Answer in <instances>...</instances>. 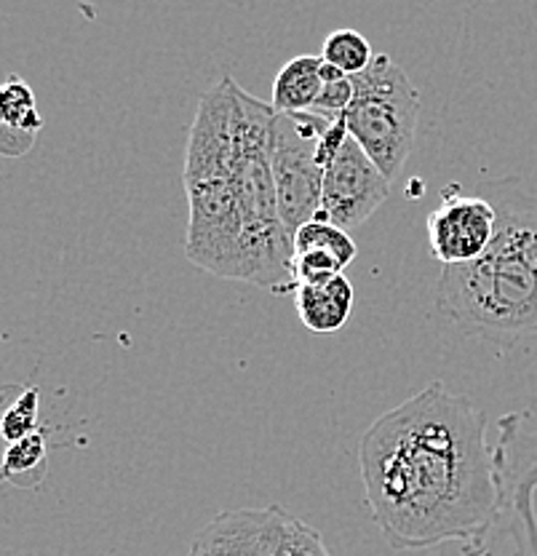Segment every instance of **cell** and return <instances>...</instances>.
I'll return each mask as SVG.
<instances>
[{
  "mask_svg": "<svg viewBox=\"0 0 537 556\" xmlns=\"http://www.w3.org/2000/svg\"><path fill=\"white\" fill-rule=\"evenodd\" d=\"M487 426L484 409L433 380L363 431V497L394 552L458 541L463 556H495L500 482Z\"/></svg>",
  "mask_w": 537,
  "mask_h": 556,
  "instance_id": "6da1fadb",
  "label": "cell"
},
{
  "mask_svg": "<svg viewBox=\"0 0 537 556\" xmlns=\"http://www.w3.org/2000/svg\"><path fill=\"white\" fill-rule=\"evenodd\" d=\"M498 214L493 247L476 263L442 268L436 311L463 338L519 343L537 338V188L519 174L476 188Z\"/></svg>",
  "mask_w": 537,
  "mask_h": 556,
  "instance_id": "7a4b0ae2",
  "label": "cell"
},
{
  "mask_svg": "<svg viewBox=\"0 0 537 556\" xmlns=\"http://www.w3.org/2000/svg\"><path fill=\"white\" fill-rule=\"evenodd\" d=\"M233 78L209 86L190 126L182 169L190 206L184 257L204 274L241 281L244 223L233 179Z\"/></svg>",
  "mask_w": 537,
  "mask_h": 556,
  "instance_id": "3957f363",
  "label": "cell"
},
{
  "mask_svg": "<svg viewBox=\"0 0 537 556\" xmlns=\"http://www.w3.org/2000/svg\"><path fill=\"white\" fill-rule=\"evenodd\" d=\"M273 104L252 97L244 86L233 89V179L244 223V276L241 281L276 294H294L292 236L286 233L270 166Z\"/></svg>",
  "mask_w": 537,
  "mask_h": 556,
  "instance_id": "277c9868",
  "label": "cell"
},
{
  "mask_svg": "<svg viewBox=\"0 0 537 556\" xmlns=\"http://www.w3.org/2000/svg\"><path fill=\"white\" fill-rule=\"evenodd\" d=\"M354 102L343 121L358 148L394 182L414 148L420 94L401 65L378 54L367 73L354 78Z\"/></svg>",
  "mask_w": 537,
  "mask_h": 556,
  "instance_id": "5b68a950",
  "label": "cell"
},
{
  "mask_svg": "<svg viewBox=\"0 0 537 556\" xmlns=\"http://www.w3.org/2000/svg\"><path fill=\"white\" fill-rule=\"evenodd\" d=\"M348 139L345 121L316 113H276L270 124V166L281 223L294 236L321 212L323 172L334 150Z\"/></svg>",
  "mask_w": 537,
  "mask_h": 556,
  "instance_id": "8992f818",
  "label": "cell"
},
{
  "mask_svg": "<svg viewBox=\"0 0 537 556\" xmlns=\"http://www.w3.org/2000/svg\"><path fill=\"white\" fill-rule=\"evenodd\" d=\"M391 179L374 166V161L348 135L334 150L323 172L321 212L316 217L337 225L343 230H356L388 201Z\"/></svg>",
  "mask_w": 537,
  "mask_h": 556,
  "instance_id": "52a82bcc",
  "label": "cell"
},
{
  "mask_svg": "<svg viewBox=\"0 0 537 556\" xmlns=\"http://www.w3.org/2000/svg\"><path fill=\"white\" fill-rule=\"evenodd\" d=\"M498 214L484 195H463L458 185L442 190V206L429 217V249L442 268L476 263L493 247Z\"/></svg>",
  "mask_w": 537,
  "mask_h": 556,
  "instance_id": "ba28073f",
  "label": "cell"
},
{
  "mask_svg": "<svg viewBox=\"0 0 537 556\" xmlns=\"http://www.w3.org/2000/svg\"><path fill=\"white\" fill-rule=\"evenodd\" d=\"M284 506L235 508L217 514L190 541L188 556H268Z\"/></svg>",
  "mask_w": 537,
  "mask_h": 556,
  "instance_id": "9c48e42d",
  "label": "cell"
},
{
  "mask_svg": "<svg viewBox=\"0 0 537 556\" xmlns=\"http://www.w3.org/2000/svg\"><path fill=\"white\" fill-rule=\"evenodd\" d=\"M43 129V115L38 113L36 94L20 75H9L0 84V155L20 159L30 153Z\"/></svg>",
  "mask_w": 537,
  "mask_h": 556,
  "instance_id": "30bf717a",
  "label": "cell"
},
{
  "mask_svg": "<svg viewBox=\"0 0 537 556\" xmlns=\"http://www.w3.org/2000/svg\"><path fill=\"white\" fill-rule=\"evenodd\" d=\"M294 308L305 329L332 334L348 324L354 313V287L348 278L332 276L294 287Z\"/></svg>",
  "mask_w": 537,
  "mask_h": 556,
  "instance_id": "8fae6325",
  "label": "cell"
},
{
  "mask_svg": "<svg viewBox=\"0 0 537 556\" xmlns=\"http://www.w3.org/2000/svg\"><path fill=\"white\" fill-rule=\"evenodd\" d=\"M323 89L321 56L299 54L279 70L270 104L276 113H308Z\"/></svg>",
  "mask_w": 537,
  "mask_h": 556,
  "instance_id": "7c38bea8",
  "label": "cell"
},
{
  "mask_svg": "<svg viewBox=\"0 0 537 556\" xmlns=\"http://www.w3.org/2000/svg\"><path fill=\"white\" fill-rule=\"evenodd\" d=\"M46 463H49V439L43 431L22 442L9 444L0 460V479L22 486H38L46 477Z\"/></svg>",
  "mask_w": 537,
  "mask_h": 556,
  "instance_id": "4fadbf2b",
  "label": "cell"
},
{
  "mask_svg": "<svg viewBox=\"0 0 537 556\" xmlns=\"http://www.w3.org/2000/svg\"><path fill=\"white\" fill-rule=\"evenodd\" d=\"M299 252L332 254L334 260H340V263L348 268V265L356 260V241L350 239L348 230L316 217L292 236V257Z\"/></svg>",
  "mask_w": 537,
  "mask_h": 556,
  "instance_id": "5bb4252c",
  "label": "cell"
},
{
  "mask_svg": "<svg viewBox=\"0 0 537 556\" xmlns=\"http://www.w3.org/2000/svg\"><path fill=\"white\" fill-rule=\"evenodd\" d=\"M374 56L378 54L372 51V43L361 33L348 30V27L329 33L321 43V60L348 78L367 73Z\"/></svg>",
  "mask_w": 537,
  "mask_h": 556,
  "instance_id": "9a60e30c",
  "label": "cell"
},
{
  "mask_svg": "<svg viewBox=\"0 0 537 556\" xmlns=\"http://www.w3.org/2000/svg\"><path fill=\"white\" fill-rule=\"evenodd\" d=\"M268 556H332L329 554L323 535L308 521L297 519L292 511H281L279 532L270 546Z\"/></svg>",
  "mask_w": 537,
  "mask_h": 556,
  "instance_id": "2e32d148",
  "label": "cell"
},
{
  "mask_svg": "<svg viewBox=\"0 0 537 556\" xmlns=\"http://www.w3.org/2000/svg\"><path fill=\"white\" fill-rule=\"evenodd\" d=\"M38 415H40V391L36 386H27L16 393L14 402L5 407L0 415V439L5 444H16L22 439L33 437L38 431Z\"/></svg>",
  "mask_w": 537,
  "mask_h": 556,
  "instance_id": "e0dca14e",
  "label": "cell"
},
{
  "mask_svg": "<svg viewBox=\"0 0 537 556\" xmlns=\"http://www.w3.org/2000/svg\"><path fill=\"white\" fill-rule=\"evenodd\" d=\"M321 80L323 89L308 113L323 115L329 121H340L345 115V110L350 108V102H354V78H348V75H343L340 70H334L321 60Z\"/></svg>",
  "mask_w": 537,
  "mask_h": 556,
  "instance_id": "ac0fdd59",
  "label": "cell"
},
{
  "mask_svg": "<svg viewBox=\"0 0 537 556\" xmlns=\"http://www.w3.org/2000/svg\"><path fill=\"white\" fill-rule=\"evenodd\" d=\"M407 195H412V199H420V195H423V182H420V179H412V193H407Z\"/></svg>",
  "mask_w": 537,
  "mask_h": 556,
  "instance_id": "d6986e66",
  "label": "cell"
}]
</instances>
